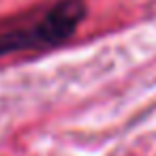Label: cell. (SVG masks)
<instances>
[{
	"mask_svg": "<svg viewBox=\"0 0 156 156\" xmlns=\"http://www.w3.org/2000/svg\"><path fill=\"white\" fill-rule=\"evenodd\" d=\"M86 13L88 9L83 0H58L39 20L0 32V58L17 51H34L62 45L75 34Z\"/></svg>",
	"mask_w": 156,
	"mask_h": 156,
	"instance_id": "1",
	"label": "cell"
}]
</instances>
